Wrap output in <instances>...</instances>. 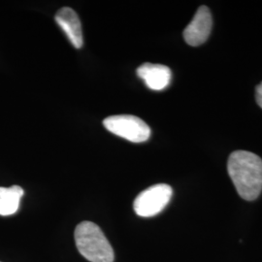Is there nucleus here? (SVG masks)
I'll use <instances>...</instances> for the list:
<instances>
[{"label":"nucleus","mask_w":262,"mask_h":262,"mask_svg":"<svg viewBox=\"0 0 262 262\" xmlns=\"http://www.w3.org/2000/svg\"><path fill=\"white\" fill-rule=\"evenodd\" d=\"M227 170L238 194L253 201L262 190V159L248 150H235L228 159Z\"/></svg>","instance_id":"f257e3e1"},{"label":"nucleus","mask_w":262,"mask_h":262,"mask_svg":"<svg viewBox=\"0 0 262 262\" xmlns=\"http://www.w3.org/2000/svg\"><path fill=\"white\" fill-rule=\"evenodd\" d=\"M74 235L78 251L89 261H114L112 246L98 225L82 222L77 225Z\"/></svg>","instance_id":"f03ea898"},{"label":"nucleus","mask_w":262,"mask_h":262,"mask_svg":"<svg viewBox=\"0 0 262 262\" xmlns=\"http://www.w3.org/2000/svg\"><path fill=\"white\" fill-rule=\"evenodd\" d=\"M104 126L113 134L130 141L132 143L146 142L150 138V126L132 115H117L106 118Z\"/></svg>","instance_id":"7ed1b4c3"},{"label":"nucleus","mask_w":262,"mask_h":262,"mask_svg":"<svg viewBox=\"0 0 262 262\" xmlns=\"http://www.w3.org/2000/svg\"><path fill=\"white\" fill-rule=\"evenodd\" d=\"M173 194L172 187L166 184H158L143 190L135 198L133 208L140 216L150 217L159 214L167 206Z\"/></svg>","instance_id":"20e7f679"},{"label":"nucleus","mask_w":262,"mask_h":262,"mask_svg":"<svg viewBox=\"0 0 262 262\" xmlns=\"http://www.w3.org/2000/svg\"><path fill=\"white\" fill-rule=\"evenodd\" d=\"M213 27V17L207 6H200L184 30V39L189 46L197 47L206 42Z\"/></svg>","instance_id":"39448f33"},{"label":"nucleus","mask_w":262,"mask_h":262,"mask_svg":"<svg viewBox=\"0 0 262 262\" xmlns=\"http://www.w3.org/2000/svg\"><path fill=\"white\" fill-rule=\"evenodd\" d=\"M56 21L76 49L83 47L84 39L82 25L74 10L68 7L61 8L56 13Z\"/></svg>","instance_id":"423d86ee"},{"label":"nucleus","mask_w":262,"mask_h":262,"mask_svg":"<svg viewBox=\"0 0 262 262\" xmlns=\"http://www.w3.org/2000/svg\"><path fill=\"white\" fill-rule=\"evenodd\" d=\"M137 75L150 90L162 91L170 84L172 74L167 66L155 63H144L138 67Z\"/></svg>","instance_id":"0eeeda50"},{"label":"nucleus","mask_w":262,"mask_h":262,"mask_svg":"<svg viewBox=\"0 0 262 262\" xmlns=\"http://www.w3.org/2000/svg\"><path fill=\"white\" fill-rule=\"evenodd\" d=\"M24 189L19 186L0 187V215H14L19 210Z\"/></svg>","instance_id":"6e6552de"},{"label":"nucleus","mask_w":262,"mask_h":262,"mask_svg":"<svg viewBox=\"0 0 262 262\" xmlns=\"http://www.w3.org/2000/svg\"><path fill=\"white\" fill-rule=\"evenodd\" d=\"M255 99L258 106L262 109V82L255 89Z\"/></svg>","instance_id":"1a4fd4ad"}]
</instances>
